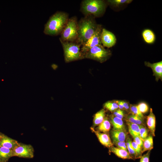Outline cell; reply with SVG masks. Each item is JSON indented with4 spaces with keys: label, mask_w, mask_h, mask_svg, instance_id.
<instances>
[{
    "label": "cell",
    "mask_w": 162,
    "mask_h": 162,
    "mask_svg": "<svg viewBox=\"0 0 162 162\" xmlns=\"http://www.w3.org/2000/svg\"><path fill=\"white\" fill-rule=\"evenodd\" d=\"M92 16H86L78 22V37L75 41L81 45L94 33L98 27Z\"/></svg>",
    "instance_id": "obj_1"
},
{
    "label": "cell",
    "mask_w": 162,
    "mask_h": 162,
    "mask_svg": "<svg viewBox=\"0 0 162 162\" xmlns=\"http://www.w3.org/2000/svg\"><path fill=\"white\" fill-rule=\"evenodd\" d=\"M67 13L58 11L51 16L45 25L44 32L46 34L55 36L60 34L68 20Z\"/></svg>",
    "instance_id": "obj_2"
},
{
    "label": "cell",
    "mask_w": 162,
    "mask_h": 162,
    "mask_svg": "<svg viewBox=\"0 0 162 162\" xmlns=\"http://www.w3.org/2000/svg\"><path fill=\"white\" fill-rule=\"evenodd\" d=\"M106 4L102 0H84L81 3V11L86 16L99 17L104 13Z\"/></svg>",
    "instance_id": "obj_3"
},
{
    "label": "cell",
    "mask_w": 162,
    "mask_h": 162,
    "mask_svg": "<svg viewBox=\"0 0 162 162\" xmlns=\"http://www.w3.org/2000/svg\"><path fill=\"white\" fill-rule=\"evenodd\" d=\"M60 41L63 48L65 62H69L84 58L81 50L80 44L76 42Z\"/></svg>",
    "instance_id": "obj_4"
},
{
    "label": "cell",
    "mask_w": 162,
    "mask_h": 162,
    "mask_svg": "<svg viewBox=\"0 0 162 162\" xmlns=\"http://www.w3.org/2000/svg\"><path fill=\"white\" fill-rule=\"evenodd\" d=\"M60 34V41L64 42L76 41L78 37V22L76 17H73L68 19Z\"/></svg>",
    "instance_id": "obj_5"
},
{
    "label": "cell",
    "mask_w": 162,
    "mask_h": 162,
    "mask_svg": "<svg viewBox=\"0 0 162 162\" xmlns=\"http://www.w3.org/2000/svg\"><path fill=\"white\" fill-rule=\"evenodd\" d=\"M111 54L110 50L105 49L101 45L90 49L83 56L84 58L91 59L102 63L109 59Z\"/></svg>",
    "instance_id": "obj_6"
},
{
    "label": "cell",
    "mask_w": 162,
    "mask_h": 162,
    "mask_svg": "<svg viewBox=\"0 0 162 162\" xmlns=\"http://www.w3.org/2000/svg\"><path fill=\"white\" fill-rule=\"evenodd\" d=\"M12 150L13 157L32 158L34 156V149L30 144L19 142Z\"/></svg>",
    "instance_id": "obj_7"
},
{
    "label": "cell",
    "mask_w": 162,
    "mask_h": 162,
    "mask_svg": "<svg viewBox=\"0 0 162 162\" xmlns=\"http://www.w3.org/2000/svg\"><path fill=\"white\" fill-rule=\"evenodd\" d=\"M102 29L101 26L98 25L94 33L85 43L81 45V50L82 54L90 49L97 45H102L100 38Z\"/></svg>",
    "instance_id": "obj_8"
},
{
    "label": "cell",
    "mask_w": 162,
    "mask_h": 162,
    "mask_svg": "<svg viewBox=\"0 0 162 162\" xmlns=\"http://www.w3.org/2000/svg\"><path fill=\"white\" fill-rule=\"evenodd\" d=\"M100 38L101 44L108 48L113 46L116 43V39L115 35L104 28H102Z\"/></svg>",
    "instance_id": "obj_9"
},
{
    "label": "cell",
    "mask_w": 162,
    "mask_h": 162,
    "mask_svg": "<svg viewBox=\"0 0 162 162\" xmlns=\"http://www.w3.org/2000/svg\"><path fill=\"white\" fill-rule=\"evenodd\" d=\"M145 65L151 68L153 72V75L155 78V80L158 81L159 79L162 80V61L151 63L148 62H144Z\"/></svg>",
    "instance_id": "obj_10"
},
{
    "label": "cell",
    "mask_w": 162,
    "mask_h": 162,
    "mask_svg": "<svg viewBox=\"0 0 162 162\" xmlns=\"http://www.w3.org/2000/svg\"><path fill=\"white\" fill-rule=\"evenodd\" d=\"M92 130L97 137L100 142L104 146L109 148L112 147L113 144L109 135L106 133H101L96 131L93 128H91Z\"/></svg>",
    "instance_id": "obj_11"
},
{
    "label": "cell",
    "mask_w": 162,
    "mask_h": 162,
    "mask_svg": "<svg viewBox=\"0 0 162 162\" xmlns=\"http://www.w3.org/2000/svg\"><path fill=\"white\" fill-rule=\"evenodd\" d=\"M19 143L17 141L4 134L0 142V146L13 149Z\"/></svg>",
    "instance_id": "obj_12"
},
{
    "label": "cell",
    "mask_w": 162,
    "mask_h": 162,
    "mask_svg": "<svg viewBox=\"0 0 162 162\" xmlns=\"http://www.w3.org/2000/svg\"><path fill=\"white\" fill-rule=\"evenodd\" d=\"M110 148V151L119 158L123 159H134L133 157L127 151L113 146Z\"/></svg>",
    "instance_id": "obj_13"
},
{
    "label": "cell",
    "mask_w": 162,
    "mask_h": 162,
    "mask_svg": "<svg viewBox=\"0 0 162 162\" xmlns=\"http://www.w3.org/2000/svg\"><path fill=\"white\" fill-rule=\"evenodd\" d=\"M110 122L112 124L115 130H126L122 119L119 118L112 115L110 116Z\"/></svg>",
    "instance_id": "obj_14"
},
{
    "label": "cell",
    "mask_w": 162,
    "mask_h": 162,
    "mask_svg": "<svg viewBox=\"0 0 162 162\" xmlns=\"http://www.w3.org/2000/svg\"><path fill=\"white\" fill-rule=\"evenodd\" d=\"M13 157L12 149L0 146V162H8Z\"/></svg>",
    "instance_id": "obj_15"
},
{
    "label": "cell",
    "mask_w": 162,
    "mask_h": 162,
    "mask_svg": "<svg viewBox=\"0 0 162 162\" xmlns=\"http://www.w3.org/2000/svg\"><path fill=\"white\" fill-rule=\"evenodd\" d=\"M155 117L151 108L149 114L147 116V124L151 134L154 136H155Z\"/></svg>",
    "instance_id": "obj_16"
},
{
    "label": "cell",
    "mask_w": 162,
    "mask_h": 162,
    "mask_svg": "<svg viewBox=\"0 0 162 162\" xmlns=\"http://www.w3.org/2000/svg\"><path fill=\"white\" fill-rule=\"evenodd\" d=\"M113 141L124 142L126 138L127 133L126 130H115L112 129L111 132Z\"/></svg>",
    "instance_id": "obj_17"
},
{
    "label": "cell",
    "mask_w": 162,
    "mask_h": 162,
    "mask_svg": "<svg viewBox=\"0 0 162 162\" xmlns=\"http://www.w3.org/2000/svg\"><path fill=\"white\" fill-rule=\"evenodd\" d=\"M105 112L104 109H102L95 114L93 121L94 126L99 125L103 121L105 117Z\"/></svg>",
    "instance_id": "obj_18"
},
{
    "label": "cell",
    "mask_w": 162,
    "mask_h": 162,
    "mask_svg": "<svg viewBox=\"0 0 162 162\" xmlns=\"http://www.w3.org/2000/svg\"><path fill=\"white\" fill-rule=\"evenodd\" d=\"M111 124L110 121L106 117H105L103 121L97 128L98 131L107 133L110 129Z\"/></svg>",
    "instance_id": "obj_19"
},
{
    "label": "cell",
    "mask_w": 162,
    "mask_h": 162,
    "mask_svg": "<svg viewBox=\"0 0 162 162\" xmlns=\"http://www.w3.org/2000/svg\"><path fill=\"white\" fill-rule=\"evenodd\" d=\"M142 36L145 41L148 44L153 43L155 39V35L151 30H145L142 33Z\"/></svg>",
    "instance_id": "obj_20"
},
{
    "label": "cell",
    "mask_w": 162,
    "mask_h": 162,
    "mask_svg": "<svg viewBox=\"0 0 162 162\" xmlns=\"http://www.w3.org/2000/svg\"><path fill=\"white\" fill-rule=\"evenodd\" d=\"M129 132L133 137L139 136L140 126L127 122Z\"/></svg>",
    "instance_id": "obj_21"
},
{
    "label": "cell",
    "mask_w": 162,
    "mask_h": 162,
    "mask_svg": "<svg viewBox=\"0 0 162 162\" xmlns=\"http://www.w3.org/2000/svg\"><path fill=\"white\" fill-rule=\"evenodd\" d=\"M153 148V138L151 135H149L143 140L142 153L148 150L150 151Z\"/></svg>",
    "instance_id": "obj_22"
},
{
    "label": "cell",
    "mask_w": 162,
    "mask_h": 162,
    "mask_svg": "<svg viewBox=\"0 0 162 162\" xmlns=\"http://www.w3.org/2000/svg\"><path fill=\"white\" fill-rule=\"evenodd\" d=\"M126 122L139 125H143L144 119L131 114L126 117Z\"/></svg>",
    "instance_id": "obj_23"
},
{
    "label": "cell",
    "mask_w": 162,
    "mask_h": 162,
    "mask_svg": "<svg viewBox=\"0 0 162 162\" xmlns=\"http://www.w3.org/2000/svg\"><path fill=\"white\" fill-rule=\"evenodd\" d=\"M104 107L112 112H113L118 108V105L115 101L106 102L104 104Z\"/></svg>",
    "instance_id": "obj_24"
},
{
    "label": "cell",
    "mask_w": 162,
    "mask_h": 162,
    "mask_svg": "<svg viewBox=\"0 0 162 162\" xmlns=\"http://www.w3.org/2000/svg\"><path fill=\"white\" fill-rule=\"evenodd\" d=\"M131 142L130 139H127L126 144L128 151L134 159L138 158L137 155L132 146Z\"/></svg>",
    "instance_id": "obj_25"
},
{
    "label": "cell",
    "mask_w": 162,
    "mask_h": 162,
    "mask_svg": "<svg viewBox=\"0 0 162 162\" xmlns=\"http://www.w3.org/2000/svg\"><path fill=\"white\" fill-rule=\"evenodd\" d=\"M130 112L132 115L137 116L144 119V116L139 110L137 105L131 104L130 107Z\"/></svg>",
    "instance_id": "obj_26"
},
{
    "label": "cell",
    "mask_w": 162,
    "mask_h": 162,
    "mask_svg": "<svg viewBox=\"0 0 162 162\" xmlns=\"http://www.w3.org/2000/svg\"><path fill=\"white\" fill-rule=\"evenodd\" d=\"M131 0H108L107 2L110 4L115 6H118L125 4L131 3Z\"/></svg>",
    "instance_id": "obj_27"
},
{
    "label": "cell",
    "mask_w": 162,
    "mask_h": 162,
    "mask_svg": "<svg viewBox=\"0 0 162 162\" xmlns=\"http://www.w3.org/2000/svg\"><path fill=\"white\" fill-rule=\"evenodd\" d=\"M131 144L132 146L136 152L138 158H139L142 156V148L139 145L137 144L134 141L132 142Z\"/></svg>",
    "instance_id": "obj_28"
},
{
    "label": "cell",
    "mask_w": 162,
    "mask_h": 162,
    "mask_svg": "<svg viewBox=\"0 0 162 162\" xmlns=\"http://www.w3.org/2000/svg\"><path fill=\"white\" fill-rule=\"evenodd\" d=\"M137 106L139 111L142 114L147 112L148 110L147 104L144 102L140 103Z\"/></svg>",
    "instance_id": "obj_29"
},
{
    "label": "cell",
    "mask_w": 162,
    "mask_h": 162,
    "mask_svg": "<svg viewBox=\"0 0 162 162\" xmlns=\"http://www.w3.org/2000/svg\"><path fill=\"white\" fill-rule=\"evenodd\" d=\"M148 130L143 125H140L139 137L143 140L148 136Z\"/></svg>",
    "instance_id": "obj_30"
},
{
    "label": "cell",
    "mask_w": 162,
    "mask_h": 162,
    "mask_svg": "<svg viewBox=\"0 0 162 162\" xmlns=\"http://www.w3.org/2000/svg\"><path fill=\"white\" fill-rule=\"evenodd\" d=\"M113 142L117 148L128 152L126 143L124 142L113 141Z\"/></svg>",
    "instance_id": "obj_31"
},
{
    "label": "cell",
    "mask_w": 162,
    "mask_h": 162,
    "mask_svg": "<svg viewBox=\"0 0 162 162\" xmlns=\"http://www.w3.org/2000/svg\"><path fill=\"white\" fill-rule=\"evenodd\" d=\"M113 115L115 116L122 119L124 116V113L122 110L118 109L113 112Z\"/></svg>",
    "instance_id": "obj_32"
},
{
    "label": "cell",
    "mask_w": 162,
    "mask_h": 162,
    "mask_svg": "<svg viewBox=\"0 0 162 162\" xmlns=\"http://www.w3.org/2000/svg\"><path fill=\"white\" fill-rule=\"evenodd\" d=\"M134 141L142 148L143 145V141L139 136H136L133 137Z\"/></svg>",
    "instance_id": "obj_33"
},
{
    "label": "cell",
    "mask_w": 162,
    "mask_h": 162,
    "mask_svg": "<svg viewBox=\"0 0 162 162\" xmlns=\"http://www.w3.org/2000/svg\"><path fill=\"white\" fill-rule=\"evenodd\" d=\"M150 155V151L146 154L142 156L140 158V162H149V157Z\"/></svg>",
    "instance_id": "obj_34"
},
{
    "label": "cell",
    "mask_w": 162,
    "mask_h": 162,
    "mask_svg": "<svg viewBox=\"0 0 162 162\" xmlns=\"http://www.w3.org/2000/svg\"><path fill=\"white\" fill-rule=\"evenodd\" d=\"M121 103L124 109V110H126L127 111H130V107L129 104L128 103L124 101H121Z\"/></svg>",
    "instance_id": "obj_35"
},
{
    "label": "cell",
    "mask_w": 162,
    "mask_h": 162,
    "mask_svg": "<svg viewBox=\"0 0 162 162\" xmlns=\"http://www.w3.org/2000/svg\"><path fill=\"white\" fill-rule=\"evenodd\" d=\"M115 101L118 105L119 109L122 110H125L121 103V100H116Z\"/></svg>",
    "instance_id": "obj_36"
},
{
    "label": "cell",
    "mask_w": 162,
    "mask_h": 162,
    "mask_svg": "<svg viewBox=\"0 0 162 162\" xmlns=\"http://www.w3.org/2000/svg\"><path fill=\"white\" fill-rule=\"evenodd\" d=\"M3 134L2 133L0 132V142L1 141V140L2 139V136H3Z\"/></svg>",
    "instance_id": "obj_37"
}]
</instances>
